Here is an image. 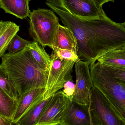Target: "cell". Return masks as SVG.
<instances>
[{
  "mask_svg": "<svg viewBox=\"0 0 125 125\" xmlns=\"http://www.w3.org/2000/svg\"><path fill=\"white\" fill-rule=\"evenodd\" d=\"M46 4L73 34L81 61L90 65L108 52L124 48L125 28L122 23L114 22L107 15L91 19L75 16L61 0H46Z\"/></svg>",
  "mask_w": 125,
  "mask_h": 125,
  "instance_id": "cell-1",
  "label": "cell"
},
{
  "mask_svg": "<svg viewBox=\"0 0 125 125\" xmlns=\"http://www.w3.org/2000/svg\"><path fill=\"white\" fill-rule=\"evenodd\" d=\"M1 58L0 71L17 89L21 100L32 90L45 88L49 71L40 68L29 48L13 54L5 53Z\"/></svg>",
  "mask_w": 125,
  "mask_h": 125,
  "instance_id": "cell-2",
  "label": "cell"
},
{
  "mask_svg": "<svg viewBox=\"0 0 125 125\" xmlns=\"http://www.w3.org/2000/svg\"><path fill=\"white\" fill-rule=\"evenodd\" d=\"M93 85L111 103L125 122V89L97 62L90 65Z\"/></svg>",
  "mask_w": 125,
  "mask_h": 125,
  "instance_id": "cell-3",
  "label": "cell"
},
{
  "mask_svg": "<svg viewBox=\"0 0 125 125\" xmlns=\"http://www.w3.org/2000/svg\"><path fill=\"white\" fill-rule=\"evenodd\" d=\"M29 17L30 35L42 46L53 49L59 25L58 17L52 10L39 9L31 12Z\"/></svg>",
  "mask_w": 125,
  "mask_h": 125,
  "instance_id": "cell-4",
  "label": "cell"
},
{
  "mask_svg": "<svg viewBox=\"0 0 125 125\" xmlns=\"http://www.w3.org/2000/svg\"><path fill=\"white\" fill-rule=\"evenodd\" d=\"M51 62L44 98H50L59 90L64 88L66 82L72 81L73 66L76 61L61 58L53 51L51 55Z\"/></svg>",
  "mask_w": 125,
  "mask_h": 125,
  "instance_id": "cell-5",
  "label": "cell"
},
{
  "mask_svg": "<svg viewBox=\"0 0 125 125\" xmlns=\"http://www.w3.org/2000/svg\"><path fill=\"white\" fill-rule=\"evenodd\" d=\"M90 106L101 125H125V122L105 96L94 86L91 90Z\"/></svg>",
  "mask_w": 125,
  "mask_h": 125,
  "instance_id": "cell-6",
  "label": "cell"
},
{
  "mask_svg": "<svg viewBox=\"0 0 125 125\" xmlns=\"http://www.w3.org/2000/svg\"><path fill=\"white\" fill-rule=\"evenodd\" d=\"M90 65L79 59L75 63V89L72 100L79 104L89 105L91 90L94 86Z\"/></svg>",
  "mask_w": 125,
  "mask_h": 125,
  "instance_id": "cell-7",
  "label": "cell"
},
{
  "mask_svg": "<svg viewBox=\"0 0 125 125\" xmlns=\"http://www.w3.org/2000/svg\"><path fill=\"white\" fill-rule=\"evenodd\" d=\"M69 99L63 91H58L54 94L37 125H62Z\"/></svg>",
  "mask_w": 125,
  "mask_h": 125,
  "instance_id": "cell-8",
  "label": "cell"
},
{
  "mask_svg": "<svg viewBox=\"0 0 125 125\" xmlns=\"http://www.w3.org/2000/svg\"><path fill=\"white\" fill-rule=\"evenodd\" d=\"M62 125H101L90 106L79 104L70 98Z\"/></svg>",
  "mask_w": 125,
  "mask_h": 125,
  "instance_id": "cell-9",
  "label": "cell"
},
{
  "mask_svg": "<svg viewBox=\"0 0 125 125\" xmlns=\"http://www.w3.org/2000/svg\"><path fill=\"white\" fill-rule=\"evenodd\" d=\"M69 12L73 15L85 19L106 16L102 6L92 0H61Z\"/></svg>",
  "mask_w": 125,
  "mask_h": 125,
  "instance_id": "cell-10",
  "label": "cell"
},
{
  "mask_svg": "<svg viewBox=\"0 0 125 125\" xmlns=\"http://www.w3.org/2000/svg\"><path fill=\"white\" fill-rule=\"evenodd\" d=\"M45 88H38L32 90L26 94L21 100L17 112L12 120L15 124L18 120L33 106L44 98Z\"/></svg>",
  "mask_w": 125,
  "mask_h": 125,
  "instance_id": "cell-11",
  "label": "cell"
},
{
  "mask_svg": "<svg viewBox=\"0 0 125 125\" xmlns=\"http://www.w3.org/2000/svg\"><path fill=\"white\" fill-rule=\"evenodd\" d=\"M0 8L6 13L20 19L29 17V0H0Z\"/></svg>",
  "mask_w": 125,
  "mask_h": 125,
  "instance_id": "cell-12",
  "label": "cell"
},
{
  "mask_svg": "<svg viewBox=\"0 0 125 125\" xmlns=\"http://www.w3.org/2000/svg\"><path fill=\"white\" fill-rule=\"evenodd\" d=\"M55 48L73 51L78 54L75 38L70 30L65 26L59 25L53 50Z\"/></svg>",
  "mask_w": 125,
  "mask_h": 125,
  "instance_id": "cell-13",
  "label": "cell"
},
{
  "mask_svg": "<svg viewBox=\"0 0 125 125\" xmlns=\"http://www.w3.org/2000/svg\"><path fill=\"white\" fill-rule=\"evenodd\" d=\"M51 97L47 99L44 98L37 102L18 120L15 125H37Z\"/></svg>",
  "mask_w": 125,
  "mask_h": 125,
  "instance_id": "cell-14",
  "label": "cell"
},
{
  "mask_svg": "<svg viewBox=\"0 0 125 125\" xmlns=\"http://www.w3.org/2000/svg\"><path fill=\"white\" fill-rule=\"evenodd\" d=\"M20 30L19 26L11 21L0 22V57L5 54L9 44Z\"/></svg>",
  "mask_w": 125,
  "mask_h": 125,
  "instance_id": "cell-15",
  "label": "cell"
},
{
  "mask_svg": "<svg viewBox=\"0 0 125 125\" xmlns=\"http://www.w3.org/2000/svg\"><path fill=\"white\" fill-rule=\"evenodd\" d=\"M97 61L105 66L125 68V50L123 48L109 51Z\"/></svg>",
  "mask_w": 125,
  "mask_h": 125,
  "instance_id": "cell-16",
  "label": "cell"
},
{
  "mask_svg": "<svg viewBox=\"0 0 125 125\" xmlns=\"http://www.w3.org/2000/svg\"><path fill=\"white\" fill-rule=\"evenodd\" d=\"M29 48L34 59L40 68L44 70L49 71L51 58L44 47L34 41L32 42Z\"/></svg>",
  "mask_w": 125,
  "mask_h": 125,
  "instance_id": "cell-17",
  "label": "cell"
},
{
  "mask_svg": "<svg viewBox=\"0 0 125 125\" xmlns=\"http://www.w3.org/2000/svg\"><path fill=\"white\" fill-rule=\"evenodd\" d=\"M21 101L10 97L0 90V116L12 120Z\"/></svg>",
  "mask_w": 125,
  "mask_h": 125,
  "instance_id": "cell-18",
  "label": "cell"
},
{
  "mask_svg": "<svg viewBox=\"0 0 125 125\" xmlns=\"http://www.w3.org/2000/svg\"><path fill=\"white\" fill-rule=\"evenodd\" d=\"M0 90L10 97L14 100L20 99V95L13 84L7 76L0 71Z\"/></svg>",
  "mask_w": 125,
  "mask_h": 125,
  "instance_id": "cell-19",
  "label": "cell"
},
{
  "mask_svg": "<svg viewBox=\"0 0 125 125\" xmlns=\"http://www.w3.org/2000/svg\"><path fill=\"white\" fill-rule=\"evenodd\" d=\"M31 42L16 34L9 44L7 50L8 53L13 54L18 52L26 48L29 47Z\"/></svg>",
  "mask_w": 125,
  "mask_h": 125,
  "instance_id": "cell-20",
  "label": "cell"
},
{
  "mask_svg": "<svg viewBox=\"0 0 125 125\" xmlns=\"http://www.w3.org/2000/svg\"><path fill=\"white\" fill-rule=\"evenodd\" d=\"M101 65L105 71L125 89V68L114 67Z\"/></svg>",
  "mask_w": 125,
  "mask_h": 125,
  "instance_id": "cell-21",
  "label": "cell"
},
{
  "mask_svg": "<svg viewBox=\"0 0 125 125\" xmlns=\"http://www.w3.org/2000/svg\"><path fill=\"white\" fill-rule=\"evenodd\" d=\"M61 58L67 60L77 61L79 58L78 54L74 51L55 48L53 50Z\"/></svg>",
  "mask_w": 125,
  "mask_h": 125,
  "instance_id": "cell-22",
  "label": "cell"
},
{
  "mask_svg": "<svg viewBox=\"0 0 125 125\" xmlns=\"http://www.w3.org/2000/svg\"><path fill=\"white\" fill-rule=\"evenodd\" d=\"M63 92L71 100L74 94L75 89V84L72 81H69L66 82L64 86Z\"/></svg>",
  "mask_w": 125,
  "mask_h": 125,
  "instance_id": "cell-23",
  "label": "cell"
},
{
  "mask_svg": "<svg viewBox=\"0 0 125 125\" xmlns=\"http://www.w3.org/2000/svg\"><path fill=\"white\" fill-rule=\"evenodd\" d=\"M12 120L0 116V125H12Z\"/></svg>",
  "mask_w": 125,
  "mask_h": 125,
  "instance_id": "cell-24",
  "label": "cell"
},
{
  "mask_svg": "<svg viewBox=\"0 0 125 125\" xmlns=\"http://www.w3.org/2000/svg\"><path fill=\"white\" fill-rule=\"evenodd\" d=\"M95 2L97 4L102 6L104 4L109 2H113L115 0H92Z\"/></svg>",
  "mask_w": 125,
  "mask_h": 125,
  "instance_id": "cell-25",
  "label": "cell"
},
{
  "mask_svg": "<svg viewBox=\"0 0 125 125\" xmlns=\"http://www.w3.org/2000/svg\"><path fill=\"white\" fill-rule=\"evenodd\" d=\"M122 24L123 25V26H124V27L125 28V21L123 23H122Z\"/></svg>",
  "mask_w": 125,
  "mask_h": 125,
  "instance_id": "cell-26",
  "label": "cell"
},
{
  "mask_svg": "<svg viewBox=\"0 0 125 125\" xmlns=\"http://www.w3.org/2000/svg\"><path fill=\"white\" fill-rule=\"evenodd\" d=\"M124 49H125V47H124Z\"/></svg>",
  "mask_w": 125,
  "mask_h": 125,
  "instance_id": "cell-27",
  "label": "cell"
}]
</instances>
